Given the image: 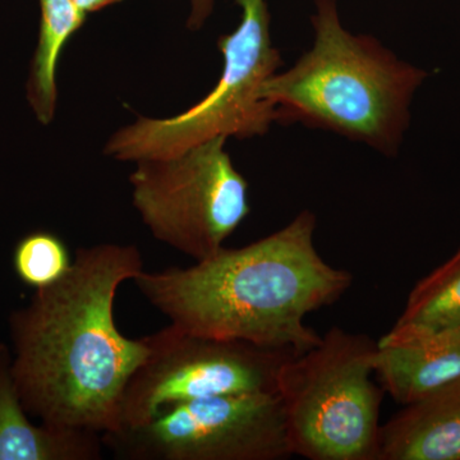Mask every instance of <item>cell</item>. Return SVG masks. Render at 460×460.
<instances>
[{"label":"cell","mask_w":460,"mask_h":460,"mask_svg":"<svg viewBox=\"0 0 460 460\" xmlns=\"http://www.w3.org/2000/svg\"><path fill=\"white\" fill-rule=\"evenodd\" d=\"M144 270L131 244L81 247L65 279L12 314V375L30 416L99 435L117 429L124 389L148 348L117 328L115 296Z\"/></svg>","instance_id":"cell-1"},{"label":"cell","mask_w":460,"mask_h":460,"mask_svg":"<svg viewBox=\"0 0 460 460\" xmlns=\"http://www.w3.org/2000/svg\"><path fill=\"white\" fill-rule=\"evenodd\" d=\"M310 210L241 248H226L190 268L144 270L135 284L172 325L224 341L302 354L320 343L308 314L335 304L353 277L314 246Z\"/></svg>","instance_id":"cell-2"},{"label":"cell","mask_w":460,"mask_h":460,"mask_svg":"<svg viewBox=\"0 0 460 460\" xmlns=\"http://www.w3.org/2000/svg\"><path fill=\"white\" fill-rule=\"evenodd\" d=\"M314 7L313 49L263 87L275 122L339 133L395 156L410 127L411 99L428 72L372 36L347 31L337 0H314Z\"/></svg>","instance_id":"cell-3"},{"label":"cell","mask_w":460,"mask_h":460,"mask_svg":"<svg viewBox=\"0 0 460 460\" xmlns=\"http://www.w3.org/2000/svg\"><path fill=\"white\" fill-rule=\"evenodd\" d=\"M376 348L367 335L334 326L281 365L277 394L293 456L377 460L384 389L372 378Z\"/></svg>","instance_id":"cell-4"},{"label":"cell","mask_w":460,"mask_h":460,"mask_svg":"<svg viewBox=\"0 0 460 460\" xmlns=\"http://www.w3.org/2000/svg\"><path fill=\"white\" fill-rule=\"evenodd\" d=\"M235 3L242 9L241 23L217 41L224 69L214 90L180 115L138 118L111 136L107 155L135 163L162 159L213 138H251L269 131L275 109L263 95V87L281 66L279 50L271 41L270 12L266 0Z\"/></svg>","instance_id":"cell-5"},{"label":"cell","mask_w":460,"mask_h":460,"mask_svg":"<svg viewBox=\"0 0 460 460\" xmlns=\"http://www.w3.org/2000/svg\"><path fill=\"white\" fill-rule=\"evenodd\" d=\"M226 140L140 160L129 177L133 206L151 234L195 261L222 250L251 211L246 178L226 153Z\"/></svg>","instance_id":"cell-6"},{"label":"cell","mask_w":460,"mask_h":460,"mask_svg":"<svg viewBox=\"0 0 460 460\" xmlns=\"http://www.w3.org/2000/svg\"><path fill=\"white\" fill-rule=\"evenodd\" d=\"M144 341L148 353L124 389L114 431L144 425L180 402L277 392L281 365L296 356L244 341L204 337L172 323Z\"/></svg>","instance_id":"cell-7"},{"label":"cell","mask_w":460,"mask_h":460,"mask_svg":"<svg viewBox=\"0 0 460 460\" xmlns=\"http://www.w3.org/2000/svg\"><path fill=\"white\" fill-rule=\"evenodd\" d=\"M119 460H283L293 456L277 392L180 402L136 428L102 435Z\"/></svg>","instance_id":"cell-8"},{"label":"cell","mask_w":460,"mask_h":460,"mask_svg":"<svg viewBox=\"0 0 460 460\" xmlns=\"http://www.w3.org/2000/svg\"><path fill=\"white\" fill-rule=\"evenodd\" d=\"M375 374L384 392L407 405L460 384V328H394L377 341Z\"/></svg>","instance_id":"cell-9"},{"label":"cell","mask_w":460,"mask_h":460,"mask_svg":"<svg viewBox=\"0 0 460 460\" xmlns=\"http://www.w3.org/2000/svg\"><path fill=\"white\" fill-rule=\"evenodd\" d=\"M13 375L12 356L0 344V460H100L102 435L29 420Z\"/></svg>","instance_id":"cell-10"},{"label":"cell","mask_w":460,"mask_h":460,"mask_svg":"<svg viewBox=\"0 0 460 460\" xmlns=\"http://www.w3.org/2000/svg\"><path fill=\"white\" fill-rule=\"evenodd\" d=\"M377 460H460V384L402 405L381 425Z\"/></svg>","instance_id":"cell-11"},{"label":"cell","mask_w":460,"mask_h":460,"mask_svg":"<svg viewBox=\"0 0 460 460\" xmlns=\"http://www.w3.org/2000/svg\"><path fill=\"white\" fill-rule=\"evenodd\" d=\"M40 31L27 83V99L39 122L47 126L57 108V66L63 49L81 27L86 14L74 0H39Z\"/></svg>","instance_id":"cell-12"},{"label":"cell","mask_w":460,"mask_h":460,"mask_svg":"<svg viewBox=\"0 0 460 460\" xmlns=\"http://www.w3.org/2000/svg\"><path fill=\"white\" fill-rule=\"evenodd\" d=\"M394 328H460V248L414 286Z\"/></svg>","instance_id":"cell-13"},{"label":"cell","mask_w":460,"mask_h":460,"mask_svg":"<svg viewBox=\"0 0 460 460\" xmlns=\"http://www.w3.org/2000/svg\"><path fill=\"white\" fill-rule=\"evenodd\" d=\"M74 261L66 242L49 230H35L21 238L12 259L18 280L36 290L65 279Z\"/></svg>","instance_id":"cell-14"},{"label":"cell","mask_w":460,"mask_h":460,"mask_svg":"<svg viewBox=\"0 0 460 460\" xmlns=\"http://www.w3.org/2000/svg\"><path fill=\"white\" fill-rule=\"evenodd\" d=\"M214 11V0H190L189 25L190 30H199Z\"/></svg>","instance_id":"cell-15"},{"label":"cell","mask_w":460,"mask_h":460,"mask_svg":"<svg viewBox=\"0 0 460 460\" xmlns=\"http://www.w3.org/2000/svg\"><path fill=\"white\" fill-rule=\"evenodd\" d=\"M123 0H74L77 8L84 14L95 13L102 9L111 7V5L119 4Z\"/></svg>","instance_id":"cell-16"}]
</instances>
